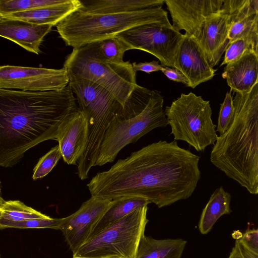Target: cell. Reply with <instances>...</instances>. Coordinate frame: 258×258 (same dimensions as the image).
I'll list each match as a JSON object with an SVG mask.
<instances>
[{
    "label": "cell",
    "instance_id": "13",
    "mask_svg": "<svg viewBox=\"0 0 258 258\" xmlns=\"http://www.w3.org/2000/svg\"><path fill=\"white\" fill-rule=\"evenodd\" d=\"M224 0H164L172 26L192 36L208 17L218 13Z\"/></svg>",
    "mask_w": 258,
    "mask_h": 258
},
{
    "label": "cell",
    "instance_id": "4",
    "mask_svg": "<svg viewBox=\"0 0 258 258\" xmlns=\"http://www.w3.org/2000/svg\"><path fill=\"white\" fill-rule=\"evenodd\" d=\"M151 23H170L167 12L162 7L121 14H93L78 9L56 26L66 44L75 48Z\"/></svg>",
    "mask_w": 258,
    "mask_h": 258
},
{
    "label": "cell",
    "instance_id": "28",
    "mask_svg": "<svg viewBox=\"0 0 258 258\" xmlns=\"http://www.w3.org/2000/svg\"><path fill=\"white\" fill-rule=\"evenodd\" d=\"M67 0H0V16L57 5Z\"/></svg>",
    "mask_w": 258,
    "mask_h": 258
},
{
    "label": "cell",
    "instance_id": "37",
    "mask_svg": "<svg viewBox=\"0 0 258 258\" xmlns=\"http://www.w3.org/2000/svg\"><path fill=\"white\" fill-rule=\"evenodd\" d=\"M0 183H1V181H0ZM1 186H0V207H1L5 202V201L1 197Z\"/></svg>",
    "mask_w": 258,
    "mask_h": 258
},
{
    "label": "cell",
    "instance_id": "38",
    "mask_svg": "<svg viewBox=\"0 0 258 258\" xmlns=\"http://www.w3.org/2000/svg\"><path fill=\"white\" fill-rule=\"evenodd\" d=\"M0 258H1V255H0Z\"/></svg>",
    "mask_w": 258,
    "mask_h": 258
},
{
    "label": "cell",
    "instance_id": "6",
    "mask_svg": "<svg viewBox=\"0 0 258 258\" xmlns=\"http://www.w3.org/2000/svg\"><path fill=\"white\" fill-rule=\"evenodd\" d=\"M163 102V97L157 90L151 91L148 103L144 109L127 100L106 131L94 166L113 162L118 153L126 145L136 143L156 128L166 127L168 121Z\"/></svg>",
    "mask_w": 258,
    "mask_h": 258
},
{
    "label": "cell",
    "instance_id": "35",
    "mask_svg": "<svg viewBox=\"0 0 258 258\" xmlns=\"http://www.w3.org/2000/svg\"><path fill=\"white\" fill-rule=\"evenodd\" d=\"M239 248L243 258H258V254L250 250L237 240Z\"/></svg>",
    "mask_w": 258,
    "mask_h": 258
},
{
    "label": "cell",
    "instance_id": "27",
    "mask_svg": "<svg viewBox=\"0 0 258 258\" xmlns=\"http://www.w3.org/2000/svg\"><path fill=\"white\" fill-rule=\"evenodd\" d=\"M48 217L19 201H5L0 207V218L9 221L19 222Z\"/></svg>",
    "mask_w": 258,
    "mask_h": 258
},
{
    "label": "cell",
    "instance_id": "32",
    "mask_svg": "<svg viewBox=\"0 0 258 258\" xmlns=\"http://www.w3.org/2000/svg\"><path fill=\"white\" fill-rule=\"evenodd\" d=\"M238 241L247 248L258 254V230L248 229Z\"/></svg>",
    "mask_w": 258,
    "mask_h": 258
},
{
    "label": "cell",
    "instance_id": "34",
    "mask_svg": "<svg viewBox=\"0 0 258 258\" xmlns=\"http://www.w3.org/2000/svg\"><path fill=\"white\" fill-rule=\"evenodd\" d=\"M161 71L170 80L182 83L186 85L188 84L186 77L176 69L165 67Z\"/></svg>",
    "mask_w": 258,
    "mask_h": 258
},
{
    "label": "cell",
    "instance_id": "15",
    "mask_svg": "<svg viewBox=\"0 0 258 258\" xmlns=\"http://www.w3.org/2000/svg\"><path fill=\"white\" fill-rule=\"evenodd\" d=\"M178 49L175 69L180 71L188 81L187 87L196 88L211 80L216 70L209 64L201 47L192 37L184 34Z\"/></svg>",
    "mask_w": 258,
    "mask_h": 258
},
{
    "label": "cell",
    "instance_id": "24",
    "mask_svg": "<svg viewBox=\"0 0 258 258\" xmlns=\"http://www.w3.org/2000/svg\"><path fill=\"white\" fill-rule=\"evenodd\" d=\"M92 57L110 62H124V53L133 47L117 36L109 37L82 46Z\"/></svg>",
    "mask_w": 258,
    "mask_h": 258
},
{
    "label": "cell",
    "instance_id": "29",
    "mask_svg": "<svg viewBox=\"0 0 258 258\" xmlns=\"http://www.w3.org/2000/svg\"><path fill=\"white\" fill-rule=\"evenodd\" d=\"M62 222V218H37L23 221L15 222L0 218V229L16 228H52L58 230Z\"/></svg>",
    "mask_w": 258,
    "mask_h": 258
},
{
    "label": "cell",
    "instance_id": "36",
    "mask_svg": "<svg viewBox=\"0 0 258 258\" xmlns=\"http://www.w3.org/2000/svg\"><path fill=\"white\" fill-rule=\"evenodd\" d=\"M228 258H243L240 251L237 240L232 248Z\"/></svg>",
    "mask_w": 258,
    "mask_h": 258
},
{
    "label": "cell",
    "instance_id": "16",
    "mask_svg": "<svg viewBox=\"0 0 258 258\" xmlns=\"http://www.w3.org/2000/svg\"><path fill=\"white\" fill-rule=\"evenodd\" d=\"M88 123L85 115L78 110L61 124L56 140L64 162L77 165L88 140Z\"/></svg>",
    "mask_w": 258,
    "mask_h": 258
},
{
    "label": "cell",
    "instance_id": "11",
    "mask_svg": "<svg viewBox=\"0 0 258 258\" xmlns=\"http://www.w3.org/2000/svg\"><path fill=\"white\" fill-rule=\"evenodd\" d=\"M69 78L63 68L52 69L14 66H0V88L30 92L60 90Z\"/></svg>",
    "mask_w": 258,
    "mask_h": 258
},
{
    "label": "cell",
    "instance_id": "17",
    "mask_svg": "<svg viewBox=\"0 0 258 258\" xmlns=\"http://www.w3.org/2000/svg\"><path fill=\"white\" fill-rule=\"evenodd\" d=\"M52 27L50 25H37L0 16V36L37 54L40 52L41 43Z\"/></svg>",
    "mask_w": 258,
    "mask_h": 258
},
{
    "label": "cell",
    "instance_id": "10",
    "mask_svg": "<svg viewBox=\"0 0 258 258\" xmlns=\"http://www.w3.org/2000/svg\"><path fill=\"white\" fill-rule=\"evenodd\" d=\"M133 49H140L156 57L163 67L175 68L180 45L184 38L170 23H151L134 27L116 35Z\"/></svg>",
    "mask_w": 258,
    "mask_h": 258
},
{
    "label": "cell",
    "instance_id": "9",
    "mask_svg": "<svg viewBox=\"0 0 258 258\" xmlns=\"http://www.w3.org/2000/svg\"><path fill=\"white\" fill-rule=\"evenodd\" d=\"M63 68L68 75L88 80L110 93L123 106L138 85L136 73L129 61L116 63L94 58L82 47L73 48Z\"/></svg>",
    "mask_w": 258,
    "mask_h": 258
},
{
    "label": "cell",
    "instance_id": "8",
    "mask_svg": "<svg viewBox=\"0 0 258 258\" xmlns=\"http://www.w3.org/2000/svg\"><path fill=\"white\" fill-rule=\"evenodd\" d=\"M148 206L139 208L88 239L73 258H135L149 220Z\"/></svg>",
    "mask_w": 258,
    "mask_h": 258
},
{
    "label": "cell",
    "instance_id": "23",
    "mask_svg": "<svg viewBox=\"0 0 258 258\" xmlns=\"http://www.w3.org/2000/svg\"><path fill=\"white\" fill-rule=\"evenodd\" d=\"M231 199L230 193L222 186L215 189L201 215L199 228L202 234H207L220 217L232 212L230 206Z\"/></svg>",
    "mask_w": 258,
    "mask_h": 258
},
{
    "label": "cell",
    "instance_id": "30",
    "mask_svg": "<svg viewBox=\"0 0 258 258\" xmlns=\"http://www.w3.org/2000/svg\"><path fill=\"white\" fill-rule=\"evenodd\" d=\"M58 145L52 148L41 157L34 169L32 178H41L48 174L61 157Z\"/></svg>",
    "mask_w": 258,
    "mask_h": 258
},
{
    "label": "cell",
    "instance_id": "7",
    "mask_svg": "<svg viewBox=\"0 0 258 258\" xmlns=\"http://www.w3.org/2000/svg\"><path fill=\"white\" fill-rule=\"evenodd\" d=\"M174 140L183 141L198 152L214 145L218 138L209 101L192 92L181 94L164 110Z\"/></svg>",
    "mask_w": 258,
    "mask_h": 258
},
{
    "label": "cell",
    "instance_id": "31",
    "mask_svg": "<svg viewBox=\"0 0 258 258\" xmlns=\"http://www.w3.org/2000/svg\"><path fill=\"white\" fill-rule=\"evenodd\" d=\"M234 108L233 104V96L231 91H228L225 94L222 103L220 104L218 125L216 132L222 135L228 130L230 125L234 116Z\"/></svg>",
    "mask_w": 258,
    "mask_h": 258
},
{
    "label": "cell",
    "instance_id": "33",
    "mask_svg": "<svg viewBox=\"0 0 258 258\" xmlns=\"http://www.w3.org/2000/svg\"><path fill=\"white\" fill-rule=\"evenodd\" d=\"M133 68L136 73L137 71H143L145 73L150 74L153 72L162 71L163 67L159 64L157 61H152L151 62H133L132 63Z\"/></svg>",
    "mask_w": 258,
    "mask_h": 258
},
{
    "label": "cell",
    "instance_id": "22",
    "mask_svg": "<svg viewBox=\"0 0 258 258\" xmlns=\"http://www.w3.org/2000/svg\"><path fill=\"white\" fill-rule=\"evenodd\" d=\"M186 242L180 238L156 239L144 234L135 258H181Z\"/></svg>",
    "mask_w": 258,
    "mask_h": 258
},
{
    "label": "cell",
    "instance_id": "1",
    "mask_svg": "<svg viewBox=\"0 0 258 258\" xmlns=\"http://www.w3.org/2000/svg\"><path fill=\"white\" fill-rule=\"evenodd\" d=\"M200 159L175 140H160L118 160L87 185L91 196L140 197L161 208L191 196L201 178Z\"/></svg>",
    "mask_w": 258,
    "mask_h": 258
},
{
    "label": "cell",
    "instance_id": "5",
    "mask_svg": "<svg viewBox=\"0 0 258 258\" xmlns=\"http://www.w3.org/2000/svg\"><path fill=\"white\" fill-rule=\"evenodd\" d=\"M69 86L76 95L78 110L84 113L88 123V140L78 160L77 174L83 180L94 166L105 133L114 116L123 106L105 89L87 79L68 75Z\"/></svg>",
    "mask_w": 258,
    "mask_h": 258
},
{
    "label": "cell",
    "instance_id": "26",
    "mask_svg": "<svg viewBox=\"0 0 258 258\" xmlns=\"http://www.w3.org/2000/svg\"><path fill=\"white\" fill-rule=\"evenodd\" d=\"M258 54V30L240 37L229 43L225 49L221 66L232 62L246 52Z\"/></svg>",
    "mask_w": 258,
    "mask_h": 258
},
{
    "label": "cell",
    "instance_id": "2",
    "mask_svg": "<svg viewBox=\"0 0 258 258\" xmlns=\"http://www.w3.org/2000/svg\"><path fill=\"white\" fill-rule=\"evenodd\" d=\"M78 110L69 85L44 92L0 88V166L12 167L30 148L56 140L63 121Z\"/></svg>",
    "mask_w": 258,
    "mask_h": 258
},
{
    "label": "cell",
    "instance_id": "3",
    "mask_svg": "<svg viewBox=\"0 0 258 258\" xmlns=\"http://www.w3.org/2000/svg\"><path fill=\"white\" fill-rule=\"evenodd\" d=\"M233 98L234 116L217 138L210 161L251 194H258V83Z\"/></svg>",
    "mask_w": 258,
    "mask_h": 258
},
{
    "label": "cell",
    "instance_id": "12",
    "mask_svg": "<svg viewBox=\"0 0 258 258\" xmlns=\"http://www.w3.org/2000/svg\"><path fill=\"white\" fill-rule=\"evenodd\" d=\"M112 202L91 196L78 211L62 218L58 230L63 233L73 253L89 239L93 228L110 207Z\"/></svg>",
    "mask_w": 258,
    "mask_h": 258
},
{
    "label": "cell",
    "instance_id": "14",
    "mask_svg": "<svg viewBox=\"0 0 258 258\" xmlns=\"http://www.w3.org/2000/svg\"><path fill=\"white\" fill-rule=\"evenodd\" d=\"M230 25V16L221 8L218 13L207 18L191 36L213 68L218 63L229 43L228 34Z\"/></svg>",
    "mask_w": 258,
    "mask_h": 258
},
{
    "label": "cell",
    "instance_id": "25",
    "mask_svg": "<svg viewBox=\"0 0 258 258\" xmlns=\"http://www.w3.org/2000/svg\"><path fill=\"white\" fill-rule=\"evenodd\" d=\"M112 201L110 207L93 228L89 239L134 210L151 203L145 199L137 197H122Z\"/></svg>",
    "mask_w": 258,
    "mask_h": 258
},
{
    "label": "cell",
    "instance_id": "20",
    "mask_svg": "<svg viewBox=\"0 0 258 258\" xmlns=\"http://www.w3.org/2000/svg\"><path fill=\"white\" fill-rule=\"evenodd\" d=\"M80 11L93 14L133 13L162 7L164 0H80Z\"/></svg>",
    "mask_w": 258,
    "mask_h": 258
},
{
    "label": "cell",
    "instance_id": "18",
    "mask_svg": "<svg viewBox=\"0 0 258 258\" xmlns=\"http://www.w3.org/2000/svg\"><path fill=\"white\" fill-rule=\"evenodd\" d=\"M222 9L230 16L229 43L258 30L257 0H224Z\"/></svg>",
    "mask_w": 258,
    "mask_h": 258
},
{
    "label": "cell",
    "instance_id": "19",
    "mask_svg": "<svg viewBox=\"0 0 258 258\" xmlns=\"http://www.w3.org/2000/svg\"><path fill=\"white\" fill-rule=\"evenodd\" d=\"M222 77L231 91L240 94L249 92L258 83V54L246 52L226 64Z\"/></svg>",
    "mask_w": 258,
    "mask_h": 258
},
{
    "label": "cell",
    "instance_id": "21",
    "mask_svg": "<svg viewBox=\"0 0 258 258\" xmlns=\"http://www.w3.org/2000/svg\"><path fill=\"white\" fill-rule=\"evenodd\" d=\"M80 0H67L57 5L15 13L5 17L17 19L37 25L56 26L68 15L81 7Z\"/></svg>",
    "mask_w": 258,
    "mask_h": 258
}]
</instances>
